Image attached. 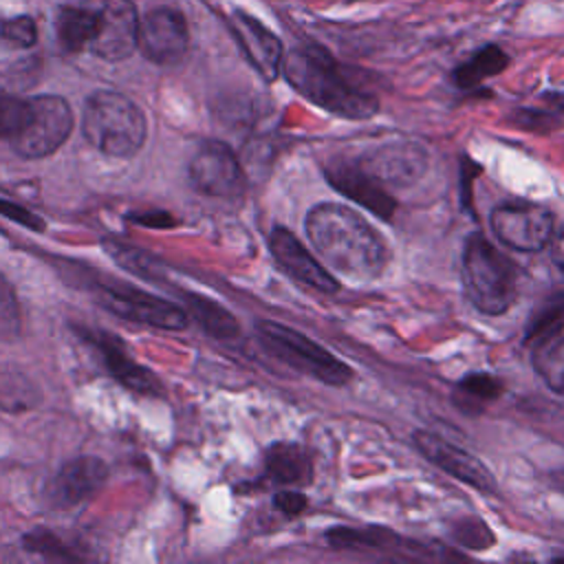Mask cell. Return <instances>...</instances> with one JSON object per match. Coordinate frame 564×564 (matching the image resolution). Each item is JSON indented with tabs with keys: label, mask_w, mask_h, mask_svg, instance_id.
Listing matches in <instances>:
<instances>
[{
	"label": "cell",
	"mask_w": 564,
	"mask_h": 564,
	"mask_svg": "<svg viewBox=\"0 0 564 564\" xmlns=\"http://www.w3.org/2000/svg\"><path fill=\"white\" fill-rule=\"evenodd\" d=\"M306 236L328 269L355 282L377 278L388 262L383 236L355 209L341 203H319L308 209Z\"/></svg>",
	"instance_id": "1"
},
{
	"label": "cell",
	"mask_w": 564,
	"mask_h": 564,
	"mask_svg": "<svg viewBox=\"0 0 564 564\" xmlns=\"http://www.w3.org/2000/svg\"><path fill=\"white\" fill-rule=\"evenodd\" d=\"M286 82L317 108L344 117L368 119L379 110L372 93L359 88L339 62L317 44H302L282 64Z\"/></svg>",
	"instance_id": "2"
},
{
	"label": "cell",
	"mask_w": 564,
	"mask_h": 564,
	"mask_svg": "<svg viewBox=\"0 0 564 564\" xmlns=\"http://www.w3.org/2000/svg\"><path fill=\"white\" fill-rule=\"evenodd\" d=\"M460 273L465 295L480 313L502 315L516 302L518 269L480 231L465 238Z\"/></svg>",
	"instance_id": "3"
},
{
	"label": "cell",
	"mask_w": 564,
	"mask_h": 564,
	"mask_svg": "<svg viewBox=\"0 0 564 564\" xmlns=\"http://www.w3.org/2000/svg\"><path fill=\"white\" fill-rule=\"evenodd\" d=\"M82 128L90 145L117 159L134 156L148 132L137 104L115 90H97L86 99Z\"/></svg>",
	"instance_id": "4"
},
{
	"label": "cell",
	"mask_w": 564,
	"mask_h": 564,
	"mask_svg": "<svg viewBox=\"0 0 564 564\" xmlns=\"http://www.w3.org/2000/svg\"><path fill=\"white\" fill-rule=\"evenodd\" d=\"M256 335L267 352L295 368L297 372H304L328 386H346L352 379L350 366L295 328L271 319H258Z\"/></svg>",
	"instance_id": "5"
},
{
	"label": "cell",
	"mask_w": 564,
	"mask_h": 564,
	"mask_svg": "<svg viewBox=\"0 0 564 564\" xmlns=\"http://www.w3.org/2000/svg\"><path fill=\"white\" fill-rule=\"evenodd\" d=\"M88 18L86 48L108 62L130 57L137 48L139 15L132 0H82Z\"/></svg>",
	"instance_id": "6"
},
{
	"label": "cell",
	"mask_w": 564,
	"mask_h": 564,
	"mask_svg": "<svg viewBox=\"0 0 564 564\" xmlns=\"http://www.w3.org/2000/svg\"><path fill=\"white\" fill-rule=\"evenodd\" d=\"M31 115L26 126L11 139V148L24 159L53 154L73 130V112L66 99L57 95H37L29 99Z\"/></svg>",
	"instance_id": "7"
},
{
	"label": "cell",
	"mask_w": 564,
	"mask_h": 564,
	"mask_svg": "<svg viewBox=\"0 0 564 564\" xmlns=\"http://www.w3.org/2000/svg\"><path fill=\"white\" fill-rule=\"evenodd\" d=\"M489 225L502 245L524 253L544 249L555 234L553 214L546 207L527 200L496 205L489 216Z\"/></svg>",
	"instance_id": "8"
},
{
	"label": "cell",
	"mask_w": 564,
	"mask_h": 564,
	"mask_svg": "<svg viewBox=\"0 0 564 564\" xmlns=\"http://www.w3.org/2000/svg\"><path fill=\"white\" fill-rule=\"evenodd\" d=\"M97 295L108 311L130 322H139L163 330H183L189 322V315L181 306L134 286L101 284Z\"/></svg>",
	"instance_id": "9"
},
{
	"label": "cell",
	"mask_w": 564,
	"mask_h": 564,
	"mask_svg": "<svg viewBox=\"0 0 564 564\" xmlns=\"http://www.w3.org/2000/svg\"><path fill=\"white\" fill-rule=\"evenodd\" d=\"M192 185L207 196L236 198L247 185L245 170L234 150L223 141H205L189 161Z\"/></svg>",
	"instance_id": "10"
},
{
	"label": "cell",
	"mask_w": 564,
	"mask_h": 564,
	"mask_svg": "<svg viewBox=\"0 0 564 564\" xmlns=\"http://www.w3.org/2000/svg\"><path fill=\"white\" fill-rule=\"evenodd\" d=\"M189 44L187 22L178 9L156 7L139 18L137 48L154 64L167 66L185 57Z\"/></svg>",
	"instance_id": "11"
},
{
	"label": "cell",
	"mask_w": 564,
	"mask_h": 564,
	"mask_svg": "<svg viewBox=\"0 0 564 564\" xmlns=\"http://www.w3.org/2000/svg\"><path fill=\"white\" fill-rule=\"evenodd\" d=\"M416 449L430 460L434 463L438 469L447 471L449 476L467 482L469 487L478 489L480 494H496L498 491V482L494 478V474L489 471V467L485 463H480L474 454H469L467 449L447 443L445 438H441L434 432L427 430H416L412 434Z\"/></svg>",
	"instance_id": "12"
},
{
	"label": "cell",
	"mask_w": 564,
	"mask_h": 564,
	"mask_svg": "<svg viewBox=\"0 0 564 564\" xmlns=\"http://www.w3.org/2000/svg\"><path fill=\"white\" fill-rule=\"evenodd\" d=\"M326 178L337 192H341L364 209L372 212L383 220L392 218L397 209L394 196L359 163V159H333L326 165Z\"/></svg>",
	"instance_id": "13"
},
{
	"label": "cell",
	"mask_w": 564,
	"mask_h": 564,
	"mask_svg": "<svg viewBox=\"0 0 564 564\" xmlns=\"http://www.w3.org/2000/svg\"><path fill=\"white\" fill-rule=\"evenodd\" d=\"M359 163L386 187H408L414 181H419L427 165L430 156L427 150L419 143H386L379 145L364 156H359Z\"/></svg>",
	"instance_id": "14"
},
{
	"label": "cell",
	"mask_w": 564,
	"mask_h": 564,
	"mask_svg": "<svg viewBox=\"0 0 564 564\" xmlns=\"http://www.w3.org/2000/svg\"><path fill=\"white\" fill-rule=\"evenodd\" d=\"M269 249L282 271L289 273L295 282L326 295L339 291L337 278L326 267H322L313 258V253H308V249L297 240V236L291 234L286 227L278 225L271 229Z\"/></svg>",
	"instance_id": "15"
},
{
	"label": "cell",
	"mask_w": 564,
	"mask_h": 564,
	"mask_svg": "<svg viewBox=\"0 0 564 564\" xmlns=\"http://www.w3.org/2000/svg\"><path fill=\"white\" fill-rule=\"evenodd\" d=\"M229 29L249 64L267 82H273L282 73L284 64V48L280 37L273 31H269L260 20L240 9L231 13Z\"/></svg>",
	"instance_id": "16"
},
{
	"label": "cell",
	"mask_w": 564,
	"mask_h": 564,
	"mask_svg": "<svg viewBox=\"0 0 564 564\" xmlns=\"http://www.w3.org/2000/svg\"><path fill=\"white\" fill-rule=\"evenodd\" d=\"M108 480V467L95 456H79L62 465L51 482V498L59 507L77 505L97 494Z\"/></svg>",
	"instance_id": "17"
},
{
	"label": "cell",
	"mask_w": 564,
	"mask_h": 564,
	"mask_svg": "<svg viewBox=\"0 0 564 564\" xmlns=\"http://www.w3.org/2000/svg\"><path fill=\"white\" fill-rule=\"evenodd\" d=\"M86 339H90L97 350L101 352L106 366H108V372L121 381L126 388L134 390V392H141V394H159L161 392V383L159 379L143 366H139L137 361H132L123 346L110 335V333H97V335H86Z\"/></svg>",
	"instance_id": "18"
},
{
	"label": "cell",
	"mask_w": 564,
	"mask_h": 564,
	"mask_svg": "<svg viewBox=\"0 0 564 564\" xmlns=\"http://www.w3.org/2000/svg\"><path fill=\"white\" fill-rule=\"evenodd\" d=\"M267 476L284 487H302L313 478V458L297 443H273L264 454Z\"/></svg>",
	"instance_id": "19"
},
{
	"label": "cell",
	"mask_w": 564,
	"mask_h": 564,
	"mask_svg": "<svg viewBox=\"0 0 564 564\" xmlns=\"http://www.w3.org/2000/svg\"><path fill=\"white\" fill-rule=\"evenodd\" d=\"M505 386L498 377L489 375V372H474L463 377L452 392V401L454 405L469 416L482 414L485 408L496 401L502 394Z\"/></svg>",
	"instance_id": "20"
},
{
	"label": "cell",
	"mask_w": 564,
	"mask_h": 564,
	"mask_svg": "<svg viewBox=\"0 0 564 564\" xmlns=\"http://www.w3.org/2000/svg\"><path fill=\"white\" fill-rule=\"evenodd\" d=\"M326 542L333 549H357V551H361V549H375V551L412 549V546H401V544H405V540L386 527H364V529L335 527L326 533Z\"/></svg>",
	"instance_id": "21"
},
{
	"label": "cell",
	"mask_w": 564,
	"mask_h": 564,
	"mask_svg": "<svg viewBox=\"0 0 564 564\" xmlns=\"http://www.w3.org/2000/svg\"><path fill=\"white\" fill-rule=\"evenodd\" d=\"M507 66H509V55L500 46L487 44L454 68L452 82L463 90H471L480 86L485 79L502 73Z\"/></svg>",
	"instance_id": "22"
},
{
	"label": "cell",
	"mask_w": 564,
	"mask_h": 564,
	"mask_svg": "<svg viewBox=\"0 0 564 564\" xmlns=\"http://www.w3.org/2000/svg\"><path fill=\"white\" fill-rule=\"evenodd\" d=\"M42 401L37 383L18 368H0V410L18 414L37 408Z\"/></svg>",
	"instance_id": "23"
},
{
	"label": "cell",
	"mask_w": 564,
	"mask_h": 564,
	"mask_svg": "<svg viewBox=\"0 0 564 564\" xmlns=\"http://www.w3.org/2000/svg\"><path fill=\"white\" fill-rule=\"evenodd\" d=\"M185 297H187L189 315L198 322V326L207 335L218 337V339H231L238 335L240 326H238L236 317L223 304H218L209 297L196 295V293H185Z\"/></svg>",
	"instance_id": "24"
},
{
	"label": "cell",
	"mask_w": 564,
	"mask_h": 564,
	"mask_svg": "<svg viewBox=\"0 0 564 564\" xmlns=\"http://www.w3.org/2000/svg\"><path fill=\"white\" fill-rule=\"evenodd\" d=\"M564 330V291L549 295L531 315L524 328V344L538 346L540 341Z\"/></svg>",
	"instance_id": "25"
},
{
	"label": "cell",
	"mask_w": 564,
	"mask_h": 564,
	"mask_svg": "<svg viewBox=\"0 0 564 564\" xmlns=\"http://www.w3.org/2000/svg\"><path fill=\"white\" fill-rule=\"evenodd\" d=\"M533 368L553 392L564 394V330L535 346Z\"/></svg>",
	"instance_id": "26"
},
{
	"label": "cell",
	"mask_w": 564,
	"mask_h": 564,
	"mask_svg": "<svg viewBox=\"0 0 564 564\" xmlns=\"http://www.w3.org/2000/svg\"><path fill=\"white\" fill-rule=\"evenodd\" d=\"M55 29H57V40L64 51L77 53L86 48L88 44V18L82 9L77 7H59L55 15Z\"/></svg>",
	"instance_id": "27"
},
{
	"label": "cell",
	"mask_w": 564,
	"mask_h": 564,
	"mask_svg": "<svg viewBox=\"0 0 564 564\" xmlns=\"http://www.w3.org/2000/svg\"><path fill=\"white\" fill-rule=\"evenodd\" d=\"M31 104L11 93L0 90V139H13L29 121Z\"/></svg>",
	"instance_id": "28"
},
{
	"label": "cell",
	"mask_w": 564,
	"mask_h": 564,
	"mask_svg": "<svg viewBox=\"0 0 564 564\" xmlns=\"http://www.w3.org/2000/svg\"><path fill=\"white\" fill-rule=\"evenodd\" d=\"M454 538L469 549H489L494 544V535L489 531V527L480 520L474 518H465L458 524H454Z\"/></svg>",
	"instance_id": "29"
},
{
	"label": "cell",
	"mask_w": 564,
	"mask_h": 564,
	"mask_svg": "<svg viewBox=\"0 0 564 564\" xmlns=\"http://www.w3.org/2000/svg\"><path fill=\"white\" fill-rule=\"evenodd\" d=\"M2 40L13 44V46H22V48L33 46L35 40H37L35 22L29 15L7 18V26H4V37Z\"/></svg>",
	"instance_id": "30"
},
{
	"label": "cell",
	"mask_w": 564,
	"mask_h": 564,
	"mask_svg": "<svg viewBox=\"0 0 564 564\" xmlns=\"http://www.w3.org/2000/svg\"><path fill=\"white\" fill-rule=\"evenodd\" d=\"M24 549L35 551V553L46 555V557H64V560L73 557V553L53 533L42 531V529L31 531L29 535H24Z\"/></svg>",
	"instance_id": "31"
},
{
	"label": "cell",
	"mask_w": 564,
	"mask_h": 564,
	"mask_svg": "<svg viewBox=\"0 0 564 564\" xmlns=\"http://www.w3.org/2000/svg\"><path fill=\"white\" fill-rule=\"evenodd\" d=\"M0 216L9 218L13 223H20L22 227L33 229V231H42L44 229V220L35 212H31V209H26V207H22L18 203H11L7 198H0Z\"/></svg>",
	"instance_id": "32"
},
{
	"label": "cell",
	"mask_w": 564,
	"mask_h": 564,
	"mask_svg": "<svg viewBox=\"0 0 564 564\" xmlns=\"http://www.w3.org/2000/svg\"><path fill=\"white\" fill-rule=\"evenodd\" d=\"M557 119L560 117L555 112L546 110V108H542V110H538V108H522V110L516 112V126L527 128V130L551 128V126L557 123Z\"/></svg>",
	"instance_id": "33"
},
{
	"label": "cell",
	"mask_w": 564,
	"mask_h": 564,
	"mask_svg": "<svg viewBox=\"0 0 564 564\" xmlns=\"http://www.w3.org/2000/svg\"><path fill=\"white\" fill-rule=\"evenodd\" d=\"M273 505L286 518H295L306 509V498H304V494H300L295 489H282L273 496Z\"/></svg>",
	"instance_id": "34"
},
{
	"label": "cell",
	"mask_w": 564,
	"mask_h": 564,
	"mask_svg": "<svg viewBox=\"0 0 564 564\" xmlns=\"http://www.w3.org/2000/svg\"><path fill=\"white\" fill-rule=\"evenodd\" d=\"M130 220L139 223V225H148L154 229H165V227H174V218L167 212H141V214H132Z\"/></svg>",
	"instance_id": "35"
},
{
	"label": "cell",
	"mask_w": 564,
	"mask_h": 564,
	"mask_svg": "<svg viewBox=\"0 0 564 564\" xmlns=\"http://www.w3.org/2000/svg\"><path fill=\"white\" fill-rule=\"evenodd\" d=\"M542 101H544L546 110L555 112L557 117H564V93H544Z\"/></svg>",
	"instance_id": "36"
},
{
	"label": "cell",
	"mask_w": 564,
	"mask_h": 564,
	"mask_svg": "<svg viewBox=\"0 0 564 564\" xmlns=\"http://www.w3.org/2000/svg\"><path fill=\"white\" fill-rule=\"evenodd\" d=\"M549 480H551V485H553L560 494H564V467L551 471V474H549Z\"/></svg>",
	"instance_id": "37"
},
{
	"label": "cell",
	"mask_w": 564,
	"mask_h": 564,
	"mask_svg": "<svg viewBox=\"0 0 564 564\" xmlns=\"http://www.w3.org/2000/svg\"><path fill=\"white\" fill-rule=\"evenodd\" d=\"M4 26H7V15L0 11V40L4 37Z\"/></svg>",
	"instance_id": "38"
}]
</instances>
